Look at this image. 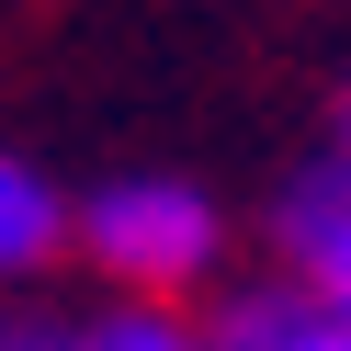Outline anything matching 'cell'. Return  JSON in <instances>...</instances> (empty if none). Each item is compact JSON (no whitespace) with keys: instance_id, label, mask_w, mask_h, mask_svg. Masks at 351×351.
<instances>
[{"instance_id":"7a4b0ae2","label":"cell","mask_w":351,"mask_h":351,"mask_svg":"<svg viewBox=\"0 0 351 351\" xmlns=\"http://www.w3.org/2000/svg\"><path fill=\"white\" fill-rule=\"evenodd\" d=\"M272 227H283L295 283H306V295H317L328 317L351 328V159L295 170V182H283V204H272Z\"/></svg>"},{"instance_id":"5b68a950","label":"cell","mask_w":351,"mask_h":351,"mask_svg":"<svg viewBox=\"0 0 351 351\" xmlns=\"http://www.w3.org/2000/svg\"><path fill=\"white\" fill-rule=\"evenodd\" d=\"M69 351H215L204 328L182 317V306H147V295H114L102 317H80L69 328Z\"/></svg>"},{"instance_id":"8992f818","label":"cell","mask_w":351,"mask_h":351,"mask_svg":"<svg viewBox=\"0 0 351 351\" xmlns=\"http://www.w3.org/2000/svg\"><path fill=\"white\" fill-rule=\"evenodd\" d=\"M0 351H69V317H46V306H0Z\"/></svg>"},{"instance_id":"52a82bcc","label":"cell","mask_w":351,"mask_h":351,"mask_svg":"<svg viewBox=\"0 0 351 351\" xmlns=\"http://www.w3.org/2000/svg\"><path fill=\"white\" fill-rule=\"evenodd\" d=\"M328 159H351V80L328 91Z\"/></svg>"},{"instance_id":"277c9868","label":"cell","mask_w":351,"mask_h":351,"mask_svg":"<svg viewBox=\"0 0 351 351\" xmlns=\"http://www.w3.org/2000/svg\"><path fill=\"white\" fill-rule=\"evenodd\" d=\"M57 238H69V204L46 193V170H23L0 147V283H23L34 261H57Z\"/></svg>"},{"instance_id":"6da1fadb","label":"cell","mask_w":351,"mask_h":351,"mask_svg":"<svg viewBox=\"0 0 351 351\" xmlns=\"http://www.w3.org/2000/svg\"><path fill=\"white\" fill-rule=\"evenodd\" d=\"M80 250H91V272H114L125 295L170 306L182 283H204V272H215L227 227H215V204H204L193 182L136 170V182H102L91 204H80Z\"/></svg>"},{"instance_id":"3957f363","label":"cell","mask_w":351,"mask_h":351,"mask_svg":"<svg viewBox=\"0 0 351 351\" xmlns=\"http://www.w3.org/2000/svg\"><path fill=\"white\" fill-rule=\"evenodd\" d=\"M215 351H351V328L328 317L306 283H250V295H227V317L204 328Z\"/></svg>"}]
</instances>
